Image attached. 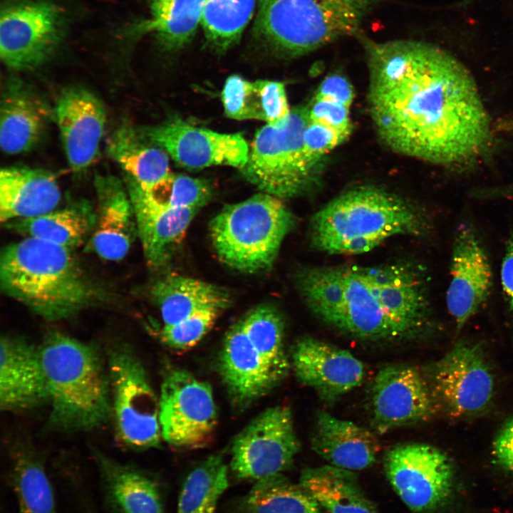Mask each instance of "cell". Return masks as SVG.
I'll list each match as a JSON object with an SVG mask.
<instances>
[{"label": "cell", "instance_id": "d590c367", "mask_svg": "<svg viewBox=\"0 0 513 513\" xmlns=\"http://www.w3.org/2000/svg\"><path fill=\"white\" fill-rule=\"evenodd\" d=\"M228 486V467L223 456L210 455L185 478L177 513H216L219 500Z\"/></svg>", "mask_w": 513, "mask_h": 513}, {"label": "cell", "instance_id": "e0dca14e", "mask_svg": "<svg viewBox=\"0 0 513 513\" xmlns=\"http://www.w3.org/2000/svg\"><path fill=\"white\" fill-rule=\"evenodd\" d=\"M492 274L489 256L476 231L469 224H461L452 242L446 293L447 308L457 332L488 300Z\"/></svg>", "mask_w": 513, "mask_h": 513}, {"label": "cell", "instance_id": "7bdbcfd3", "mask_svg": "<svg viewBox=\"0 0 513 513\" xmlns=\"http://www.w3.org/2000/svg\"><path fill=\"white\" fill-rule=\"evenodd\" d=\"M315 98L330 100L350 108L354 98L353 89L343 76L330 75L321 83Z\"/></svg>", "mask_w": 513, "mask_h": 513}, {"label": "cell", "instance_id": "30bf717a", "mask_svg": "<svg viewBox=\"0 0 513 513\" xmlns=\"http://www.w3.org/2000/svg\"><path fill=\"white\" fill-rule=\"evenodd\" d=\"M159 423L162 439L174 447L208 445L217 425L212 387L186 370L167 369L160 385Z\"/></svg>", "mask_w": 513, "mask_h": 513}, {"label": "cell", "instance_id": "9c48e42d", "mask_svg": "<svg viewBox=\"0 0 513 513\" xmlns=\"http://www.w3.org/2000/svg\"><path fill=\"white\" fill-rule=\"evenodd\" d=\"M107 366L116 437L135 450L157 447L162 438L159 396L141 361L130 346L117 344L108 351Z\"/></svg>", "mask_w": 513, "mask_h": 513}, {"label": "cell", "instance_id": "60d3db41", "mask_svg": "<svg viewBox=\"0 0 513 513\" xmlns=\"http://www.w3.org/2000/svg\"><path fill=\"white\" fill-rule=\"evenodd\" d=\"M348 136L328 126L309 120L303 135L304 147L311 159L319 162L325 154L343 142Z\"/></svg>", "mask_w": 513, "mask_h": 513}, {"label": "cell", "instance_id": "7a4b0ae2", "mask_svg": "<svg viewBox=\"0 0 513 513\" xmlns=\"http://www.w3.org/2000/svg\"><path fill=\"white\" fill-rule=\"evenodd\" d=\"M296 284L318 318L360 340L416 339L433 325L427 279L416 264L308 266Z\"/></svg>", "mask_w": 513, "mask_h": 513}, {"label": "cell", "instance_id": "8992f818", "mask_svg": "<svg viewBox=\"0 0 513 513\" xmlns=\"http://www.w3.org/2000/svg\"><path fill=\"white\" fill-rule=\"evenodd\" d=\"M379 0H259L255 34L275 51L308 53L353 34Z\"/></svg>", "mask_w": 513, "mask_h": 513}, {"label": "cell", "instance_id": "ac0fdd59", "mask_svg": "<svg viewBox=\"0 0 513 513\" xmlns=\"http://www.w3.org/2000/svg\"><path fill=\"white\" fill-rule=\"evenodd\" d=\"M290 362L299 381L328 403L360 385L366 374L363 363L351 353L311 337L294 343Z\"/></svg>", "mask_w": 513, "mask_h": 513}, {"label": "cell", "instance_id": "ab89813d", "mask_svg": "<svg viewBox=\"0 0 513 513\" xmlns=\"http://www.w3.org/2000/svg\"><path fill=\"white\" fill-rule=\"evenodd\" d=\"M222 313L216 309L204 310L175 324L163 326L160 331V341L173 350H187L205 336Z\"/></svg>", "mask_w": 513, "mask_h": 513}, {"label": "cell", "instance_id": "74e56055", "mask_svg": "<svg viewBox=\"0 0 513 513\" xmlns=\"http://www.w3.org/2000/svg\"><path fill=\"white\" fill-rule=\"evenodd\" d=\"M256 0H207L200 24L208 44L223 52L237 43L252 19Z\"/></svg>", "mask_w": 513, "mask_h": 513}, {"label": "cell", "instance_id": "83f0119b", "mask_svg": "<svg viewBox=\"0 0 513 513\" xmlns=\"http://www.w3.org/2000/svg\"><path fill=\"white\" fill-rule=\"evenodd\" d=\"M103 494L115 513H164L160 490L142 471L93 450Z\"/></svg>", "mask_w": 513, "mask_h": 513}, {"label": "cell", "instance_id": "f35d334b", "mask_svg": "<svg viewBox=\"0 0 513 513\" xmlns=\"http://www.w3.org/2000/svg\"><path fill=\"white\" fill-rule=\"evenodd\" d=\"M143 190L154 201L170 208L200 209L212 195V187L205 180L172 172L150 190Z\"/></svg>", "mask_w": 513, "mask_h": 513}, {"label": "cell", "instance_id": "7c38bea8", "mask_svg": "<svg viewBox=\"0 0 513 513\" xmlns=\"http://www.w3.org/2000/svg\"><path fill=\"white\" fill-rule=\"evenodd\" d=\"M299 450L289 408L273 406L256 416L234 437L230 469L240 480L256 482L283 474Z\"/></svg>", "mask_w": 513, "mask_h": 513}, {"label": "cell", "instance_id": "836d02e7", "mask_svg": "<svg viewBox=\"0 0 513 513\" xmlns=\"http://www.w3.org/2000/svg\"><path fill=\"white\" fill-rule=\"evenodd\" d=\"M207 1L151 0V19L142 28L152 31L165 49H180L192 41Z\"/></svg>", "mask_w": 513, "mask_h": 513}, {"label": "cell", "instance_id": "44dd1931", "mask_svg": "<svg viewBox=\"0 0 513 513\" xmlns=\"http://www.w3.org/2000/svg\"><path fill=\"white\" fill-rule=\"evenodd\" d=\"M0 407L19 412L48 403L39 348L26 339L4 335L0 341Z\"/></svg>", "mask_w": 513, "mask_h": 513}, {"label": "cell", "instance_id": "d6a6232c", "mask_svg": "<svg viewBox=\"0 0 513 513\" xmlns=\"http://www.w3.org/2000/svg\"><path fill=\"white\" fill-rule=\"evenodd\" d=\"M318 503L283 474L259 481L236 504L235 513H323Z\"/></svg>", "mask_w": 513, "mask_h": 513}, {"label": "cell", "instance_id": "4fadbf2b", "mask_svg": "<svg viewBox=\"0 0 513 513\" xmlns=\"http://www.w3.org/2000/svg\"><path fill=\"white\" fill-rule=\"evenodd\" d=\"M383 467L393 490L415 512L434 511L450 497L453 467L435 447L416 442L395 445L385 454Z\"/></svg>", "mask_w": 513, "mask_h": 513}, {"label": "cell", "instance_id": "277c9868", "mask_svg": "<svg viewBox=\"0 0 513 513\" xmlns=\"http://www.w3.org/2000/svg\"><path fill=\"white\" fill-rule=\"evenodd\" d=\"M430 229L424 211L388 190L373 186L348 190L312 217L311 245L332 254L369 252L396 235L423 236Z\"/></svg>", "mask_w": 513, "mask_h": 513}, {"label": "cell", "instance_id": "e575fe53", "mask_svg": "<svg viewBox=\"0 0 513 513\" xmlns=\"http://www.w3.org/2000/svg\"><path fill=\"white\" fill-rule=\"evenodd\" d=\"M242 319L252 343L281 383L291 368L285 351V323L281 314L274 306L261 304Z\"/></svg>", "mask_w": 513, "mask_h": 513}, {"label": "cell", "instance_id": "8d00e7d4", "mask_svg": "<svg viewBox=\"0 0 513 513\" xmlns=\"http://www.w3.org/2000/svg\"><path fill=\"white\" fill-rule=\"evenodd\" d=\"M10 479L18 513H57L51 484L42 462L34 453L16 452Z\"/></svg>", "mask_w": 513, "mask_h": 513}, {"label": "cell", "instance_id": "4dcf8cb0", "mask_svg": "<svg viewBox=\"0 0 513 513\" xmlns=\"http://www.w3.org/2000/svg\"><path fill=\"white\" fill-rule=\"evenodd\" d=\"M147 143L138 130L127 123H122L107 142L109 155L123 168L127 178L145 190L170 173L167 153Z\"/></svg>", "mask_w": 513, "mask_h": 513}, {"label": "cell", "instance_id": "8fae6325", "mask_svg": "<svg viewBox=\"0 0 513 513\" xmlns=\"http://www.w3.org/2000/svg\"><path fill=\"white\" fill-rule=\"evenodd\" d=\"M63 34V14L51 1L23 0L6 4L0 16L1 58L12 70H34L53 56Z\"/></svg>", "mask_w": 513, "mask_h": 513}, {"label": "cell", "instance_id": "ffe728a7", "mask_svg": "<svg viewBox=\"0 0 513 513\" xmlns=\"http://www.w3.org/2000/svg\"><path fill=\"white\" fill-rule=\"evenodd\" d=\"M218 370L232 403L239 409L249 406L280 383L249 340L242 318L225 334Z\"/></svg>", "mask_w": 513, "mask_h": 513}, {"label": "cell", "instance_id": "3957f363", "mask_svg": "<svg viewBox=\"0 0 513 513\" xmlns=\"http://www.w3.org/2000/svg\"><path fill=\"white\" fill-rule=\"evenodd\" d=\"M0 284L6 295L49 321L71 318L107 296L73 249L32 237L2 249Z\"/></svg>", "mask_w": 513, "mask_h": 513}, {"label": "cell", "instance_id": "f6af8a7d", "mask_svg": "<svg viewBox=\"0 0 513 513\" xmlns=\"http://www.w3.org/2000/svg\"><path fill=\"white\" fill-rule=\"evenodd\" d=\"M500 279L513 321V234L509 238L502 261Z\"/></svg>", "mask_w": 513, "mask_h": 513}, {"label": "cell", "instance_id": "f546056e", "mask_svg": "<svg viewBox=\"0 0 513 513\" xmlns=\"http://www.w3.org/2000/svg\"><path fill=\"white\" fill-rule=\"evenodd\" d=\"M299 484L329 513H379L353 471L331 465L308 467Z\"/></svg>", "mask_w": 513, "mask_h": 513}, {"label": "cell", "instance_id": "bcb514c9", "mask_svg": "<svg viewBox=\"0 0 513 513\" xmlns=\"http://www.w3.org/2000/svg\"><path fill=\"white\" fill-rule=\"evenodd\" d=\"M478 197H511L513 198V185L503 188H497L489 191L478 192L475 194Z\"/></svg>", "mask_w": 513, "mask_h": 513}, {"label": "cell", "instance_id": "b9f144b4", "mask_svg": "<svg viewBox=\"0 0 513 513\" xmlns=\"http://www.w3.org/2000/svg\"><path fill=\"white\" fill-rule=\"evenodd\" d=\"M309 120L318 123L349 135L351 123L349 108L323 99H314L308 107Z\"/></svg>", "mask_w": 513, "mask_h": 513}, {"label": "cell", "instance_id": "d6986e66", "mask_svg": "<svg viewBox=\"0 0 513 513\" xmlns=\"http://www.w3.org/2000/svg\"><path fill=\"white\" fill-rule=\"evenodd\" d=\"M55 115L68 164L75 173L86 171L98 155L106 122L101 100L81 86L60 94Z\"/></svg>", "mask_w": 513, "mask_h": 513}, {"label": "cell", "instance_id": "603a6c76", "mask_svg": "<svg viewBox=\"0 0 513 513\" xmlns=\"http://www.w3.org/2000/svg\"><path fill=\"white\" fill-rule=\"evenodd\" d=\"M127 185L145 258L150 266L160 268L167 262L199 209L162 206L128 178Z\"/></svg>", "mask_w": 513, "mask_h": 513}, {"label": "cell", "instance_id": "1f68e13d", "mask_svg": "<svg viewBox=\"0 0 513 513\" xmlns=\"http://www.w3.org/2000/svg\"><path fill=\"white\" fill-rule=\"evenodd\" d=\"M95 211L86 201L61 209H54L36 217L6 223L7 228L32 237L71 249L81 245L92 234Z\"/></svg>", "mask_w": 513, "mask_h": 513}, {"label": "cell", "instance_id": "2e32d148", "mask_svg": "<svg viewBox=\"0 0 513 513\" xmlns=\"http://www.w3.org/2000/svg\"><path fill=\"white\" fill-rule=\"evenodd\" d=\"M370 405L372 426L380 434L428 420L436 410L430 384L416 368L406 364L379 370L371 385Z\"/></svg>", "mask_w": 513, "mask_h": 513}, {"label": "cell", "instance_id": "d4e9b609", "mask_svg": "<svg viewBox=\"0 0 513 513\" xmlns=\"http://www.w3.org/2000/svg\"><path fill=\"white\" fill-rule=\"evenodd\" d=\"M311 445L329 465L351 471L371 467L380 451L371 431L325 411L316 415Z\"/></svg>", "mask_w": 513, "mask_h": 513}, {"label": "cell", "instance_id": "ba28073f", "mask_svg": "<svg viewBox=\"0 0 513 513\" xmlns=\"http://www.w3.org/2000/svg\"><path fill=\"white\" fill-rule=\"evenodd\" d=\"M309 122V110H291L281 126L266 125L254 138L243 176L262 192L280 199L304 194L316 180L318 162L304 147L303 135Z\"/></svg>", "mask_w": 513, "mask_h": 513}, {"label": "cell", "instance_id": "6da1fadb", "mask_svg": "<svg viewBox=\"0 0 513 513\" xmlns=\"http://www.w3.org/2000/svg\"><path fill=\"white\" fill-rule=\"evenodd\" d=\"M370 117L393 151L439 165L479 156L490 141L475 81L456 58L428 43L366 44Z\"/></svg>", "mask_w": 513, "mask_h": 513}, {"label": "cell", "instance_id": "4316f807", "mask_svg": "<svg viewBox=\"0 0 513 513\" xmlns=\"http://www.w3.org/2000/svg\"><path fill=\"white\" fill-rule=\"evenodd\" d=\"M221 98L226 115L234 120H259L281 126L291 112L284 85L279 81H249L232 75L224 84Z\"/></svg>", "mask_w": 513, "mask_h": 513}, {"label": "cell", "instance_id": "7402d4cb", "mask_svg": "<svg viewBox=\"0 0 513 513\" xmlns=\"http://www.w3.org/2000/svg\"><path fill=\"white\" fill-rule=\"evenodd\" d=\"M94 186L98 205L90 249L103 259L121 260L138 235L128 191L118 177L110 174L95 175Z\"/></svg>", "mask_w": 513, "mask_h": 513}, {"label": "cell", "instance_id": "5b68a950", "mask_svg": "<svg viewBox=\"0 0 513 513\" xmlns=\"http://www.w3.org/2000/svg\"><path fill=\"white\" fill-rule=\"evenodd\" d=\"M45 375L49 423L63 432H88L111 417L107 364L94 345L58 331L38 346Z\"/></svg>", "mask_w": 513, "mask_h": 513}, {"label": "cell", "instance_id": "ee69618b", "mask_svg": "<svg viewBox=\"0 0 513 513\" xmlns=\"http://www.w3.org/2000/svg\"><path fill=\"white\" fill-rule=\"evenodd\" d=\"M492 450L497 465L513 472V418L506 422L497 432Z\"/></svg>", "mask_w": 513, "mask_h": 513}, {"label": "cell", "instance_id": "5bb4252c", "mask_svg": "<svg viewBox=\"0 0 513 513\" xmlns=\"http://www.w3.org/2000/svg\"><path fill=\"white\" fill-rule=\"evenodd\" d=\"M435 399L455 416L485 409L494 393V380L480 343L459 342L430 371Z\"/></svg>", "mask_w": 513, "mask_h": 513}, {"label": "cell", "instance_id": "f1b7e54d", "mask_svg": "<svg viewBox=\"0 0 513 513\" xmlns=\"http://www.w3.org/2000/svg\"><path fill=\"white\" fill-rule=\"evenodd\" d=\"M150 293L160 310L163 326L175 324L204 310L223 312L231 303L230 294L223 287L174 274L156 281Z\"/></svg>", "mask_w": 513, "mask_h": 513}, {"label": "cell", "instance_id": "52a82bcc", "mask_svg": "<svg viewBox=\"0 0 513 513\" xmlns=\"http://www.w3.org/2000/svg\"><path fill=\"white\" fill-rule=\"evenodd\" d=\"M295 217L281 199L261 192L224 207L211 221L209 234L219 260L254 274L272 267Z\"/></svg>", "mask_w": 513, "mask_h": 513}, {"label": "cell", "instance_id": "cb8c5ba5", "mask_svg": "<svg viewBox=\"0 0 513 513\" xmlns=\"http://www.w3.org/2000/svg\"><path fill=\"white\" fill-rule=\"evenodd\" d=\"M0 145L6 154L33 148L42 137L51 111L44 100L26 83L8 78L1 98Z\"/></svg>", "mask_w": 513, "mask_h": 513}, {"label": "cell", "instance_id": "484cf974", "mask_svg": "<svg viewBox=\"0 0 513 513\" xmlns=\"http://www.w3.org/2000/svg\"><path fill=\"white\" fill-rule=\"evenodd\" d=\"M61 190L55 176L44 170L22 166L2 168L0 172V220L41 216L56 209Z\"/></svg>", "mask_w": 513, "mask_h": 513}, {"label": "cell", "instance_id": "9a60e30c", "mask_svg": "<svg viewBox=\"0 0 513 513\" xmlns=\"http://www.w3.org/2000/svg\"><path fill=\"white\" fill-rule=\"evenodd\" d=\"M138 131L187 169L228 165L241 170L249 158V145L240 133H218L177 118Z\"/></svg>", "mask_w": 513, "mask_h": 513}]
</instances>
